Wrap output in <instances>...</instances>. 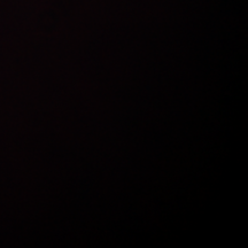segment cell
Listing matches in <instances>:
<instances>
[]
</instances>
